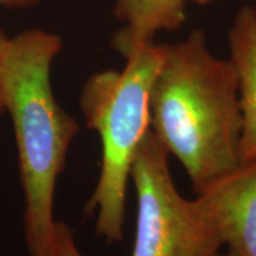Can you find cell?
I'll list each match as a JSON object with an SVG mask.
<instances>
[{"mask_svg":"<svg viewBox=\"0 0 256 256\" xmlns=\"http://www.w3.org/2000/svg\"><path fill=\"white\" fill-rule=\"evenodd\" d=\"M241 127L232 60L211 52L202 30L162 46L150 95V128L184 166L197 194L238 168Z\"/></svg>","mask_w":256,"mask_h":256,"instance_id":"1","label":"cell"},{"mask_svg":"<svg viewBox=\"0 0 256 256\" xmlns=\"http://www.w3.org/2000/svg\"><path fill=\"white\" fill-rule=\"evenodd\" d=\"M62 49L56 34L25 30L8 38L0 60V86L11 115L25 194L24 230L30 256H49L55 232L57 178L80 126L57 104L51 64Z\"/></svg>","mask_w":256,"mask_h":256,"instance_id":"2","label":"cell"},{"mask_svg":"<svg viewBox=\"0 0 256 256\" xmlns=\"http://www.w3.org/2000/svg\"><path fill=\"white\" fill-rule=\"evenodd\" d=\"M121 72L102 70L83 86L80 107L98 134L101 171L86 211H98L95 230L108 242L124 238L130 168L150 130V95L162 58V46L148 43L124 55Z\"/></svg>","mask_w":256,"mask_h":256,"instance_id":"3","label":"cell"},{"mask_svg":"<svg viewBox=\"0 0 256 256\" xmlns=\"http://www.w3.org/2000/svg\"><path fill=\"white\" fill-rule=\"evenodd\" d=\"M168 156L150 128L130 168L138 200L130 256H220L224 243L215 220L200 196L179 194Z\"/></svg>","mask_w":256,"mask_h":256,"instance_id":"4","label":"cell"},{"mask_svg":"<svg viewBox=\"0 0 256 256\" xmlns=\"http://www.w3.org/2000/svg\"><path fill=\"white\" fill-rule=\"evenodd\" d=\"M235 256H256V164H240L198 194Z\"/></svg>","mask_w":256,"mask_h":256,"instance_id":"5","label":"cell"},{"mask_svg":"<svg viewBox=\"0 0 256 256\" xmlns=\"http://www.w3.org/2000/svg\"><path fill=\"white\" fill-rule=\"evenodd\" d=\"M230 60L238 80L242 127L240 164H256V11L244 6L228 34Z\"/></svg>","mask_w":256,"mask_h":256,"instance_id":"6","label":"cell"},{"mask_svg":"<svg viewBox=\"0 0 256 256\" xmlns=\"http://www.w3.org/2000/svg\"><path fill=\"white\" fill-rule=\"evenodd\" d=\"M186 0H116L115 14L124 26L113 40L121 55L153 43L160 31H176L185 22Z\"/></svg>","mask_w":256,"mask_h":256,"instance_id":"7","label":"cell"},{"mask_svg":"<svg viewBox=\"0 0 256 256\" xmlns=\"http://www.w3.org/2000/svg\"><path fill=\"white\" fill-rule=\"evenodd\" d=\"M49 256H82L76 246L72 230L63 222H56Z\"/></svg>","mask_w":256,"mask_h":256,"instance_id":"8","label":"cell"},{"mask_svg":"<svg viewBox=\"0 0 256 256\" xmlns=\"http://www.w3.org/2000/svg\"><path fill=\"white\" fill-rule=\"evenodd\" d=\"M38 0H0V5L8 8H28L36 4Z\"/></svg>","mask_w":256,"mask_h":256,"instance_id":"9","label":"cell"},{"mask_svg":"<svg viewBox=\"0 0 256 256\" xmlns=\"http://www.w3.org/2000/svg\"><path fill=\"white\" fill-rule=\"evenodd\" d=\"M8 40V37H6L5 32L2 30H0V60H2V48H4L5 42ZM5 110V106H4V100H2V86H0V113Z\"/></svg>","mask_w":256,"mask_h":256,"instance_id":"10","label":"cell"},{"mask_svg":"<svg viewBox=\"0 0 256 256\" xmlns=\"http://www.w3.org/2000/svg\"><path fill=\"white\" fill-rule=\"evenodd\" d=\"M192 2H197V4H200V5H206V4H209V2H212L214 0H192Z\"/></svg>","mask_w":256,"mask_h":256,"instance_id":"11","label":"cell"},{"mask_svg":"<svg viewBox=\"0 0 256 256\" xmlns=\"http://www.w3.org/2000/svg\"><path fill=\"white\" fill-rule=\"evenodd\" d=\"M220 256H235L234 254H232V252H228V254H224V255H220Z\"/></svg>","mask_w":256,"mask_h":256,"instance_id":"12","label":"cell"},{"mask_svg":"<svg viewBox=\"0 0 256 256\" xmlns=\"http://www.w3.org/2000/svg\"><path fill=\"white\" fill-rule=\"evenodd\" d=\"M255 11H256V8H255Z\"/></svg>","mask_w":256,"mask_h":256,"instance_id":"13","label":"cell"}]
</instances>
